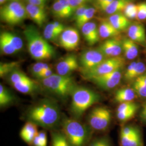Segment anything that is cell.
Instances as JSON below:
<instances>
[{
	"label": "cell",
	"instance_id": "1",
	"mask_svg": "<svg viewBox=\"0 0 146 146\" xmlns=\"http://www.w3.org/2000/svg\"><path fill=\"white\" fill-rule=\"evenodd\" d=\"M28 121L46 129H52L59 123L61 112L58 104L50 100H43L32 106L27 113Z\"/></svg>",
	"mask_w": 146,
	"mask_h": 146
},
{
	"label": "cell",
	"instance_id": "2",
	"mask_svg": "<svg viewBox=\"0 0 146 146\" xmlns=\"http://www.w3.org/2000/svg\"><path fill=\"white\" fill-rule=\"evenodd\" d=\"M23 33L27 42L28 52L32 58L42 61L50 60L54 56L55 49L35 27L31 25L27 27Z\"/></svg>",
	"mask_w": 146,
	"mask_h": 146
},
{
	"label": "cell",
	"instance_id": "3",
	"mask_svg": "<svg viewBox=\"0 0 146 146\" xmlns=\"http://www.w3.org/2000/svg\"><path fill=\"white\" fill-rule=\"evenodd\" d=\"M70 96V111L76 119L81 117L87 110L101 100L99 94L90 89L81 86H76Z\"/></svg>",
	"mask_w": 146,
	"mask_h": 146
},
{
	"label": "cell",
	"instance_id": "4",
	"mask_svg": "<svg viewBox=\"0 0 146 146\" xmlns=\"http://www.w3.org/2000/svg\"><path fill=\"white\" fill-rule=\"evenodd\" d=\"M62 133L71 146H84L90 136L88 127L75 119L65 118L62 122Z\"/></svg>",
	"mask_w": 146,
	"mask_h": 146
},
{
	"label": "cell",
	"instance_id": "5",
	"mask_svg": "<svg viewBox=\"0 0 146 146\" xmlns=\"http://www.w3.org/2000/svg\"><path fill=\"white\" fill-rule=\"evenodd\" d=\"M40 81L46 88L63 99L70 96L76 87L74 80L71 76H62L58 74H54Z\"/></svg>",
	"mask_w": 146,
	"mask_h": 146
},
{
	"label": "cell",
	"instance_id": "6",
	"mask_svg": "<svg viewBox=\"0 0 146 146\" xmlns=\"http://www.w3.org/2000/svg\"><path fill=\"white\" fill-rule=\"evenodd\" d=\"M1 21L9 25H16L28 17L26 7L19 1H11L0 9Z\"/></svg>",
	"mask_w": 146,
	"mask_h": 146
},
{
	"label": "cell",
	"instance_id": "7",
	"mask_svg": "<svg viewBox=\"0 0 146 146\" xmlns=\"http://www.w3.org/2000/svg\"><path fill=\"white\" fill-rule=\"evenodd\" d=\"M8 80L14 88L22 94H33L39 89V85L36 81L28 77L19 69L10 74Z\"/></svg>",
	"mask_w": 146,
	"mask_h": 146
},
{
	"label": "cell",
	"instance_id": "8",
	"mask_svg": "<svg viewBox=\"0 0 146 146\" xmlns=\"http://www.w3.org/2000/svg\"><path fill=\"white\" fill-rule=\"evenodd\" d=\"M111 120V111L107 107H96L90 112L88 116L89 125L92 129L99 131L108 129Z\"/></svg>",
	"mask_w": 146,
	"mask_h": 146
},
{
	"label": "cell",
	"instance_id": "9",
	"mask_svg": "<svg viewBox=\"0 0 146 146\" xmlns=\"http://www.w3.org/2000/svg\"><path fill=\"white\" fill-rule=\"evenodd\" d=\"M125 63V58L122 56L106 58L96 68L88 72L82 74L84 78L88 80L94 77L105 75L122 69Z\"/></svg>",
	"mask_w": 146,
	"mask_h": 146
},
{
	"label": "cell",
	"instance_id": "10",
	"mask_svg": "<svg viewBox=\"0 0 146 146\" xmlns=\"http://www.w3.org/2000/svg\"><path fill=\"white\" fill-rule=\"evenodd\" d=\"M120 146H144L141 130L137 125H123L120 130Z\"/></svg>",
	"mask_w": 146,
	"mask_h": 146
},
{
	"label": "cell",
	"instance_id": "11",
	"mask_svg": "<svg viewBox=\"0 0 146 146\" xmlns=\"http://www.w3.org/2000/svg\"><path fill=\"white\" fill-rule=\"evenodd\" d=\"M106 58L104 55L98 49L84 50L81 53L78 60L82 74L96 68Z\"/></svg>",
	"mask_w": 146,
	"mask_h": 146
},
{
	"label": "cell",
	"instance_id": "12",
	"mask_svg": "<svg viewBox=\"0 0 146 146\" xmlns=\"http://www.w3.org/2000/svg\"><path fill=\"white\" fill-rule=\"evenodd\" d=\"M122 77L121 69L111 73L89 78L88 80L95 84L100 88L110 90L115 88L120 84Z\"/></svg>",
	"mask_w": 146,
	"mask_h": 146
},
{
	"label": "cell",
	"instance_id": "13",
	"mask_svg": "<svg viewBox=\"0 0 146 146\" xmlns=\"http://www.w3.org/2000/svg\"><path fill=\"white\" fill-rule=\"evenodd\" d=\"M80 36L78 31L73 27L66 28L58 38L60 47L67 51H73L78 47Z\"/></svg>",
	"mask_w": 146,
	"mask_h": 146
},
{
	"label": "cell",
	"instance_id": "14",
	"mask_svg": "<svg viewBox=\"0 0 146 146\" xmlns=\"http://www.w3.org/2000/svg\"><path fill=\"white\" fill-rule=\"evenodd\" d=\"M77 56L74 54H69L62 58L56 64L57 74L62 76H70V74L79 68Z\"/></svg>",
	"mask_w": 146,
	"mask_h": 146
},
{
	"label": "cell",
	"instance_id": "15",
	"mask_svg": "<svg viewBox=\"0 0 146 146\" xmlns=\"http://www.w3.org/2000/svg\"><path fill=\"white\" fill-rule=\"evenodd\" d=\"M98 49L106 58L120 56L123 51L122 41L115 37L108 38Z\"/></svg>",
	"mask_w": 146,
	"mask_h": 146
},
{
	"label": "cell",
	"instance_id": "16",
	"mask_svg": "<svg viewBox=\"0 0 146 146\" xmlns=\"http://www.w3.org/2000/svg\"><path fill=\"white\" fill-rule=\"evenodd\" d=\"M26 8L28 17L38 26H42L47 18L44 5H35L28 3Z\"/></svg>",
	"mask_w": 146,
	"mask_h": 146
},
{
	"label": "cell",
	"instance_id": "17",
	"mask_svg": "<svg viewBox=\"0 0 146 146\" xmlns=\"http://www.w3.org/2000/svg\"><path fill=\"white\" fill-rule=\"evenodd\" d=\"M81 31L84 40L89 46H93L99 42V30L94 22H89L81 28Z\"/></svg>",
	"mask_w": 146,
	"mask_h": 146
},
{
	"label": "cell",
	"instance_id": "18",
	"mask_svg": "<svg viewBox=\"0 0 146 146\" xmlns=\"http://www.w3.org/2000/svg\"><path fill=\"white\" fill-rule=\"evenodd\" d=\"M127 35L128 38L136 43H146V29L142 24L135 23L131 25L128 29Z\"/></svg>",
	"mask_w": 146,
	"mask_h": 146
},
{
	"label": "cell",
	"instance_id": "19",
	"mask_svg": "<svg viewBox=\"0 0 146 146\" xmlns=\"http://www.w3.org/2000/svg\"><path fill=\"white\" fill-rule=\"evenodd\" d=\"M37 126L33 122L28 121L20 131V136L21 139L29 145H32L34 139L38 132Z\"/></svg>",
	"mask_w": 146,
	"mask_h": 146
},
{
	"label": "cell",
	"instance_id": "20",
	"mask_svg": "<svg viewBox=\"0 0 146 146\" xmlns=\"http://www.w3.org/2000/svg\"><path fill=\"white\" fill-rule=\"evenodd\" d=\"M122 49L125 58L132 60L135 58L139 55V48L137 43L129 38H124L122 41Z\"/></svg>",
	"mask_w": 146,
	"mask_h": 146
},
{
	"label": "cell",
	"instance_id": "21",
	"mask_svg": "<svg viewBox=\"0 0 146 146\" xmlns=\"http://www.w3.org/2000/svg\"><path fill=\"white\" fill-rule=\"evenodd\" d=\"M108 21L116 29L119 31L125 30L131 25L130 20L121 13L110 16Z\"/></svg>",
	"mask_w": 146,
	"mask_h": 146
},
{
	"label": "cell",
	"instance_id": "22",
	"mask_svg": "<svg viewBox=\"0 0 146 146\" xmlns=\"http://www.w3.org/2000/svg\"><path fill=\"white\" fill-rule=\"evenodd\" d=\"M136 94L134 89L130 88H125L118 89L114 95L116 102L122 104L124 102H133L135 99Z\"/></svg>",
	"mask_w": 146,
	"mask_h": 146
},
{
	"label": "cell",
	"instance_id": "23",
	"mask_svg": "<svg viewBox=\"0 0 146 146\" xmlns=\"http://www.w3.org/2000/svg\"><path fill=\"white\" fill-rule=\"evenodd\" d=\"M99 30L100 37L103 38L115 37L120 34V31L116 29L108 20L101 22Z\"/></svg>",
	"mask_w": 146,
	"mask_h": 146
},
{
	"label": "cell",
	"instance_id": "24",
	"mask_svg": "<svg viewBox=\"0 0 146 146\" xmlns=\"http://www.w3.org/2000/svg\"><path fill=\"white\" fill-rule=\"evenodd\" d=\"M133 0H114L107 8L104 12L110 15L120 13L121 11H123L125 7L129 3L132 2Z\"/></svg>",
	"mask_w": 146,
	"mask_h": 146
},
{
	"label": "cell",
	"instance_id": "25",
	"mask_svg": "<svg viewBox=\"0 0 146 146\" xmlns=\"http://www.w3.org/2000/svg\"><path fill=\"white\" fill-rule=\"evenodd\" d=\"M15 97L5 87L0 84V106L5 107L11 104L15 101Z\"/></svg>",
	"mask_w": 146,
	"mask_h": 146
},
{
	"label": "cell",
	"instance_id": "26",
	"mask_svg": "<svg viewBox=\"0 0 146 146\" xmlns=\"http://www.w3.org/2000/svg\"><path fill=\"white\" fill-rule=\"evenodd\" d=\"M62 32L58 30V29L54 26L53 22L48 24L45 27L43 36L47 40V41H55L58 39Z\"/></svg>",
	"mask_w": 146,
	"mask_h": 146
},
{
	"label": "cell",
	"instance_id": "27",
	"mask_svg": "<svg viewBox=\"0 0 146 146\" xmlns=\"http://www.w3.org/2000/svg\"><path fill=\"white\" fill-rule=\"evenodd\" d=\"M0 49L1 52L5 55H12L17 52L15 49L7 38L3 32L1 33L0 35Z\"/></svg>",
	"mask_w": 146,
	"mask_h": 146
},
{
	"label": "cell",
	"instance_id": "28",
	"mask_svg": "<svg viewBox=\"0 0 146 146\" xmlns=\"http://www.w3.org/2000/svg\"><path fill=\"white\" fill-rule=\"evenodd\" d=\"M52 146H71L63 133L53 132L52 134Z\"/></svg>",
	"mask_w": 146,
	"mask_h": 146
},
{
	"label": "cell",
	"instance_id": "29",
	"mask_svg": "<svg viewBox=\"0 0 146 146\" xmlns=\"http://www.w3.org/2000/svg\"><path fill=\"white\" fill-rule=\"evenodd\" d=\"M140 106L139 104H137L135 106L132 108L131 110H127L122 112H117L116 116L117 119L120 122L123 123L127 121L131 120L135 115L136 113L139 109Z\"/></svg>",
	"mask_w": 146,
	"mask_h": 146
},
{
	"label": "cell",
	"instance_id": "30",
	"mask_svg": "<svg viewBox=\"0 0 146 146\" xmlns=\"http://www.w3.org/2000/svg\"><path fill=\"white\" fill-rule=\"evenodd\" d=\"M3 33L7 38L11 42V45L15 49L17 52L21 51L23 46V43L21 38L11 32L3 31Z\"/></svg>",
	"mask_w": 146,
	"mask_h": 146
},
{
	"label": "cell",
	"instance_id": "31",
	"mask_svg": "<svg viewBox=\"0 0 146 146\" xmlns=\"http://www.w3.org/2000/svg\"><path fill=\"white\" fill-rule=\"evenodd\" d=\"M96 13V9L94 7H88L86 10L84 15L81 19L76 23V26L78 28H81L86 23L90 22V20L94 17L95 13Z\"/></svg>",
	"mask_w": 146,
	"mask_h": 146
},
{
	"label": "cell",
	"instance_id": "32",
	"mask_svg": "<svg viewBox=\"0 0 146 146\" xmlns=\"http://www.w3.org/2000/svg\"><path fill=\"white\" fill-rule=\"evenodd\" d=\"M19 63L12 62L9 63H1L0 65V76L1 78H3L11 72L17 68Z\"/></svg>",
	"mask_w": 146,
	"mask_h": 146
},
{
	"label": "cell",
	"instance_id": "33",
	"mask_svg": "<svg viewBox=\"0 0 146 146\" xmlns=\"http://www.w3.org/2000/svg\"><path fill=\"white\" fill-rule=\"evenodd\" d=\"M52 11L54 16L58 19H64L68 18L62 6L58 0H56L53 3L52 7Z\"/></svg>",
	"mask_w": 146,
	"mask_h": 146
},
{
	"label": "cell",
	"instance_id": "34",
	"mask_svg": "<svg viewBox=\"0 0 146 146\" xmlns=\"http://www.w3.org/2000/svg\"><path fill=\"white\" fill-rule=\"evenodd\" d=\"M146 72V64L142 62H137L136 64L135 68L134 69L131 77L129 80V81H134L136 78H139L142 74Z\"/></svg>",
	"mask_w": 146,
	"mask_h": 146
},
{
	"label": "cell",
	"instance_id": "35",
	"mask_svg": "<svg viewBox=\"0 0 146 146\" xmlns=\"http://www.w3.org/2000/svg\"><path fill=\"white\" fill-rule=\"evenodd\" d=\"M123 14L128 19H134L137 18V5L132 2L129 3L125 7L123 11Z\"/></svg>",
	"mask_w": 146,
	"mask_h": 146
},
{
	"label": "cell",
	"instance_id": "36",
	"mask_svg": "<svg viewBox=\"0 0 146 146\" xmlns=\"http://www.w3.org/2000/svg\"><path fill=\"white\" fill-rule=\"evenodd\" d=\"M50 68V66L47 63L43 62H37L33 64L31 68V74L36 78L37 76L42 72L43 70H46Z\"/></svg>",
	"mask_w": 146,
	"mask_h": 146
},
{
	"label": "cell",
	"instance_id": "37",
	"mask_svg": "<svg viewBox=\"0 0 146 146\" xmlns=\"http://www.w3.org/2000/svg\"><path fill=\"white\" fill-rule=\"evenodd\" d=\"M131 87L138 96L142 98L146 99V86L145 85L141 84L137 80H134L132 84Z\"/></svg>",
	"mask_w": 146,
	"mask_h": 146
},
{
	"label": "cell",
	"instance_id": "38",
	"mask_svg": "<svg viewBox=\"0 0 146 146\" xmlns=\"http://www.w3.org/2000/svg\"><path fill=\"white\" fill-rule=\"evenodd\" d=\"M32 145L33 146H47L46 133L43 131H38L34 139Z\"/></svg>",
	"mask_w": 146,
	"mask_h": 146
},
{
	"label": "cell",
	"instance_id": "39",
	"mask_svg": "<svg viewBox=\"0 0 146 146\" xmlns=\"http://www.w3.org/2000/svg\"><path fill=\"white\" fill-rule=\"evenodd\" d=\"M137 18L139 21L146 20V2H141L137 5Z\"/></svg>",
	"mask_w": 146,
	"mask_h": 146
},
{
	"label": "cell",
	"instance_id": "40",
	"mask_svg": "<svg viewBox=\"0 0 146 146\" xmlns=\"http://www.w3.org/2000/svg\"><path fill=\"white\" fill-rule=\"evenodd\" d=\"M89 146H112V144L108 137H101L95 139Z\"/></svg>",
	"mask_w": 146,
	"mask_h": 146
},
{
	"label": "cell",
	"instance_id": "41",
	"mask_svg": "<svg viewBox=\"0 0 146 146\" xmlns=\"http://www.w3.org/2000/svg\"><path fill=\"white\" fill-rule=\"evenodd\" d=\"M88 7L87 4H84L76 9L73 14V19L76 23L81 19L82 16L84 15L85 11Z\"/></svg>",
	"mask_w": 146,
	"mask_h": 146
},
{
	"label": "cell",
	"instance_id": "42",
	"mask_svg": "<svg viewBox=\"0 0 146 146\" xmlns=\"http://www.w3.org/2000/svg\"><path fill=\"white\" fill-rule=\"evenodd\" d=\"M58 1L62 6L66 13L68 16V18L70 17L71 16L73 15L75 11L72 7V5L69 3L68 0H58Z\"/></svg>",
	"mask_w": 146,
	"mask_h": 146
},
{
	"label": "cell",
	"instance_id": "43",
	"mask_svg": "<svg viewBox=\"0 0 146 146\" xmlns=\"http://www.w3.org/2000/svg\"><path fill=\"white\" fill-rule=\"evenodd\" d=\"M137 104L133 102H124V103L120 104L117 107V112H122V111H125L127 110H131L134 106H135Z\"/></svg>",
	"mask_w": 146,
	"mask_h": 146
},
{
	"label": "cell",
	"instance_id": "44",
	"mask_svg": "<svg viewBox=\"0 0 146 146\" xmlns=\"http://www.w3.org/2000/svg\"><path fill=\"white\" fill-rule=\"evenodd\" d=\"M136 61H134L131 62L127 67L125 69V72L124 74V79L126 81H129V78L131 77V75L133 72L134 69L135 68Z\"/></svg>",
	"mask_w": 146,
	"mask_h": 146
},
{
	"label": "cell",
	"instance_id": "45",
	"mask_svg": "<svg viewBox=\"0 0 146 146\" xmlns=\"http://www.w3.org/2000/svg\"><path fill=\"white\" fill-rule=\"evenodd\" d=\"M53 74H54L52 73V68H49L46 70H43L42 72H41L37 76L36 78L39 80H42L43 79L47 78L51 76Z\"/></svg>",
	"mask_w": 146,
	"mask_h": 146
},
{
	"label": "cell",
	"instance_id": "46",
	"mask_svg": "<svg viewBox=\"0 0 146 146\" xmlns=\"http://www.w3.org/2000/svg\"><path fill=\"white\" fill-rule=\"evenodd\" d=\"M68 1L69 3L70 4V5H72V7H73L74 11H75L76 9L78 8V7L83 5L84 4H86L87 2H89L92 0H68Z\"/></svg>",
	"mask_w": 146,
	"mask_h": 146
},
{
	"label": "cell",
	"instance_id": "47",
	"mask_svg": "<svg viewBox=\"0 0 146 146\" xmlns=\"http://www.w3.org/2000/svg\"><path fill=\"white\" fill-rule=\"evenodd\" d=\"M140 117L143 123L146 125V101L142 107V109L140 114Z\"/></svg>",
	"mask_w": 146,
	"mask_h": 146
},
{
	"label": "cell",
	"instance_id": "48",
	"mask_svg": "<svg viewBox=\"0 0 146 146\" xmlns=\"http://www.w3.org/2000/svg\"><path fill=\"white\" fill-rule=\"evenodd\" d=\"M48 0H28V3L35 5H44Z\"/></svg>",
	"mask_w": 146,
	"mask_h": 146
},
{
	"label": "cell",
	"instance_id": "49",
	"mask_svg": "<svg viewBox=\"0 0 146 146\" xmlns=\"http://www.w3.org/2000/svg\"><path fill=\"white\" fill-rule=\"evenodd\" d=\"M135 80H137L138 81L141 82V84H143L146 86V72L139 78H136Z\"/></svg>",
	"mask_w": 146,
	"mask_h": 146
},
{
	"label": "cell",
	"instance_id": "50",
	"mask_svg": "<svg viewBox=\"0 0 146 146\" xmlns=\"http://www.w3.org/2000/svg\"><path fill=\"white\" fill-rule=\"evenodd\" d=\"M106 0H94V4L95 7L98 8Z\"/></svg>",
	"mask_w": 146,
	"mask_h": 146
},
{
	"label": "cell",
	"instance_id": "51",
	"mask_svg": "<svg viewBox=\"0 0 146 146\" xmlns=\"http://www.w3.org/2000/svg\"><path fill=\"white\" fill-rule=\"evenodd\" d=\"M7 1H8V0H0V5H3Z\"/></svg>",
	"mask_w": 146,
	"mask_h": 146
},
{
	"label": "cell",
	"instance_id": "52",
	"mask_svg": "<svg viewBox=\"0 0 146 146\" xmlns=\"http://www.w3.org/2000/svg\"><path fill=\"white\" fill-rule=\"evenodd\" d=\"M8 1H17V0H8Z\"/></svg>",
	"mask_w": 146,
	"mask_h": 146
},
{
	"label": "cell",
	"instance_id": "53",
	"mask_svg": "<svg viewBox=\"0 0 146 146\" xmlns=\"http://www.w3.org/2000/svg\"><path fill=\"white\" fill-rule=\"evenodd\" d=\"M27 1H28V0H26Z\"/></svg>",
	"mask_w": 146,
	"mask_h": 146
}]
</instances>
